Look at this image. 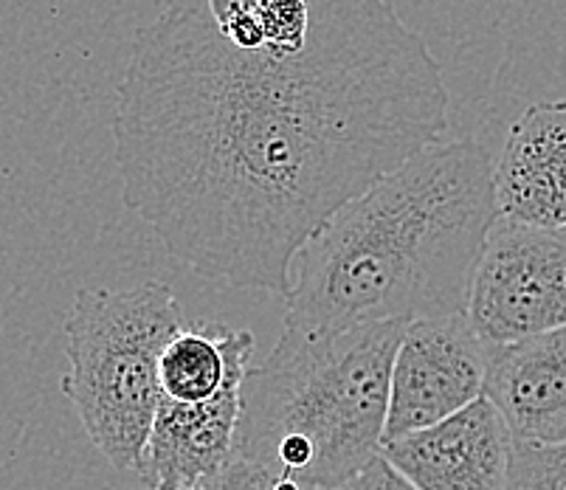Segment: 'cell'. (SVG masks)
<instances>
[{"mask_svg":"<svg viewBox=\"0 0 566 490\" xmlns=\"http://www.w3.org/2000/svg\"><path fill=\"white\" fill-rule=\"evenodd\" d=\"M449 105L386 0H164L116 91L122 200L203 280L285 296L296 251L440 144Z\"/></svg>","mask_w":566,"mask_h":490,"instance_id":"cell-1","label":"cell"},{"mask_svg":"<svg viewBox=\"0 0 566 490\" xmlns=\"http://www.w3.org/2000/svg\"><path fill=\"white\" fill-rule=\"evenodd\" d=\"M502 218L538 229H566V100L530 105L513 122L493 164Z\"/></svg>","mask_w":566,"mask_h":490,"instance_id":"cell-8","label":"cell"},{"mask_svg":"<svg viewBox=\"0 0 566 490\" xmlns=\"http://www.w3.org/2000/svg\"><path fill=\"white\" fill-rule=\"evenodd\" d=\"M254 353L251 330L223 322L184 324L167 344L158 366L161 397L175 404H203L249 375Z\"/></svg>","mask_w":566,"mask_h":490,"instance_id":"cell-11","label":"cell"},{"mask_svg":"<svg viewBox=\"0 0 566 490\" xmlns=\"http://www.w3.org/2000/svg\"><path fill=\"white\" fill-rule=\"evenodd\" d=\"M403 322L336 335L285 330L240 389L234 457L333 488L384 451L389 384Z\"/></svg>","mask_w":566,"mask_h":490,"instance_id":"cell-3","label":"cell"},{"mask_svg":"<svg viewBox=\"0 0 566 490\" xmlns=\"http://www.w3.org/2000/svg\"><path fill=\"white\" fill-rule=\"evenodd\" d=\"M184 327L167 282L80 291L65 316L63 392L116 471H138L161 404L158 366Z\"/></svg>","mask_w":566,"mask_h":490,"instance_id":"cell-4","label":"cell"},{"mask_svg":"<svg viewBox=\"0 0 566 490\" xmlns=\"http://www.w3.org/2000/svg\"><path fill=\"white\" fill-rule=\"evenodd\" d=\"M305 490H417L415 484L406 477H400L389 462L380 453L378 459H373L367 468H361L358 473H353L349 479H344L342 484H333V488H305Z\"/></svg>","mask_w":566,"mask_h":490,"instance_id":"cell-14","label":"cell"},{"mask_svg":"<svg viewBox=\"0 0 566 490\" xmlns=\"http://www.w3.org/2000/svg\"><path fill=\"white\" fill-rule=\"evenodd\" d=\"M240 386H229L203 404H175L161 397L138 477L147 488H220L234 457L240 423Z\"/></svg>","mask_w":566,"mask_h":490,"instance_id":"cell-9","label":"cell"},{"mask_svg":"<svg viewBox=\"0 0 566 490\" xmlns=\"http://www.w3.org/2000/svg\"><path fill=\"white\" fill-rule=\"evenodd\" d=\"M142 490H167V488H142ZM181 490H220V488H181Z\"/></svg>","mask_w":566,"mask_h":490,"instance_id":"cell-15","label":"cell"},{"mask_svg":"<svg viewBox=\"0 0 566 490\" xmlns=\"http://www.w3.org/2000/svg\"><path fill=\"white\" fill-rule=\"evenodd\" d=\"M220 490H305V484L296 482L285 473L268 471V468L249 462V459L231 457L220 477Z\"/></svg>","mask_w":566,"mask_h":490,"instance_id":"cell-13","label":"cell"},{"mask_svg":"<svg viewBox=\"0 0 566 490\" xmlns=\"http://www.w3.org/2000/svg\"><path fill=\"white\" fill-rule=\"evenodd\" d=\"M513 437L480 397L437 426L384 442V459L417 490H507Z\"/></svg>","mask_w":566,"mask_h":490,"instance_id":"cell-7","label":"cell"},{"mask_svg":"<svg viewBox=\"0 0 566 490\" xmlns=\"http://www.w3.org/2000/svg\"><path fill=\"white\" fill-rule=\"evenodd\" d=\"M507 490H566V442L513 440Z\"/></svg>","mask_w":566,"mask_h":490,"instance_id":"cell-12","label":"cell"},{"mask_svg":"<svg viewBox=\"0 0 566 490\" xmlns=\"http://www.w3.org/2000/svg\"><path fill=\"white\" fill-rule=\"evenodd\" d=\"M485 397L513 440L566 442V327L488 350Z\"/></svg>","mask_w":566,"mask_h":490,"instance_id":"cell-10","label":"cell"},{"mask_svg":"<svg viewBox=\"0 0 566 490\" xmlns=\"http://www.w3.org/2000/svg\"><path fill=\"white\" fill-rule=\"evenodd\" d=\"M499 218L482 144H431L296 251L285 330L336 335L468 313L482 242Z\"/></svg>","mask_w":566,"mask_h":490,"instance_id":"cell-2","label":"cell"},{"mask_svg":"<svg viewBox=\"0 0 566 490\" xmlns=\"http://www.w3.org/2000/svg\"><path fill=\"white\" fill-rule=\"evenodd\" d=\"M488 347L468 313L406 327L395 353L384 442L423 431L485 397Z\"/></svg>","mask_w":566,"mask_h":490,"instance_id":"cell-6","label":"cell"},{"mask_svg":"<svg viewBox=\"0 0 566 490\" xmlns=\"http://www.w3.org/2000/svg\"><path fill=\"white\" fill-rule=\"evenodd\" d=\"M468 319L488 350L566 327V229L499 215L473 271Z\"/></svg>","mask_w":566,"mask_h":490,"instance_id":"cell-5","label":"cell"}]
</instances>
